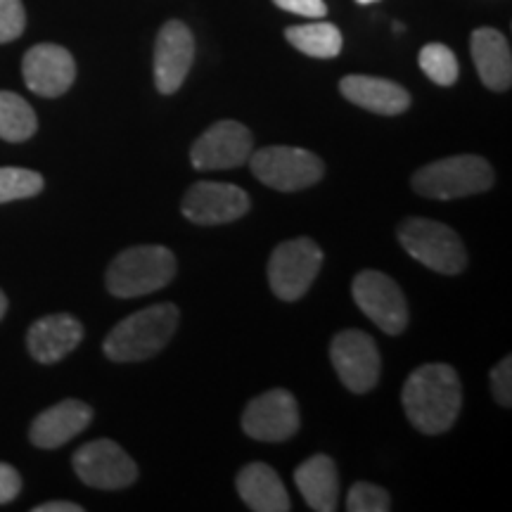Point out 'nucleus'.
I'll return each mask as SVG.
<instances>
[{
	"instance_id": "nucleus-1",
	"label": "nucleus",
	"mask_w": 512,
	"mask_h": 512,
	"mask_svg": "<svg viewBox=\"0 0 512 512\" xmlns=\"http://www.w3.org/2000/svg\"><path fill=\"white\" fill-rule=\"evenodd\" d=\"M403 411L422 434L448 432L463 406V384L446 363H427L403 384Z\"/></svg>"
},
{
	"instance_id": "nucleus-2",
	"label": "nucleus",
	"mask_w": 512,
	"mask_h": 512,
	"mask_svg": "<svg viewBox=\"0 0 512 512\" xmlns=\"http://www.w3.org/2000/svg\"><path fill=\"white\" fill-rule=\"evenodd\" d=\"M181 313L174 304H155L114 325L102 351L114 363H136L159 354L178 328Z\"/></svg>"
},
{
	"instance_id": "nucleus-3",
	"label": "nucleus",
	"mask_w": 512,
	"mask_h": 512,
	"mask_svg": "<svg viewBox=\"0 0 512 512\" xmlns=\"http://www.w3.org/2000/svg\"><path fill=\"white\" fill-rule=\"evenodd\" d=\"M176 256L162 245H140L121 252L107 268V290L119 299L143 297L174 280Z\"/></svg>"
},
{
	"instance_id": "nucleus-4",
	"label": "nucleus",
	"mask_w": 512,
	"mask_h": 512,
	"mask_svg": "<svg viewBox=\"0 0 512 512\" xmlns=\"http://www.w3.org/2000/svg\"><path fill=\"white\" fill-rule=\"evenodd\" d=\"M413 190L430 200H460L494 185V169L484 157L458 155L422 166L413 176Z\"/></svg>"
},
{
	"instance_id": "nucleus-5",
	"label": "nucleus",
	"mask_w": 512,
	"mask_h": 512,
	"mask_svg": "<svg viewBox=\"0 0 512 512\" xmlns=\"http://www.w3.org/2000/svg\"><path fill=\"white\" fill-rule=\"evenodd\" d=\"M399 242L408 256L441 275H458L467 266L463 240L439 221L406 219L399 226Z\"/></svg>"
},
{
	"instance_id": "nucleus-6",
	"label": "nucleus",
	"mask_w": 512,
	"mask_h": 512,
	"mask_svg": "<svg viewBox=\"0 0 512 512\" xmlns=\"http://www.w3.org/2000/svg\"><path fill=\"white\" fill-rule=\"evenodd\" d=\"M252 174L268 188L280 192H297L316 185L325 174V166L318 155L302 147L273 145L256 150L247 159Z\"/></svg>"
},
{
	"instance_id": "nucleus-7",
	"label": "nucleus",
	"mask_w": 512,
	"mask_h": 512,
	"mask_svg": "<svg viewBox=\"0 0 512 512\" xmlns=\"http://www.w3.org/2000/svg\"><path fill=\"white\" fill-rule=\"evenodd\" d=\"M323 266V249L311 238H294L273 249L268 261V283L283 302L302 299Z\"/></svg>"
},
{
	"instance_id": "nucleus-8",
	"label": "nucleus",
	"mask_w": 512,
	"mask_h": 512,
	"mask_svg": "<svg viewBox=\"0 0 512 512\" xmlns=\"http://www.w3.org/2000/svg\"><path fill=\"white\" fill-rule=\"evenodd\" d=\"M74 472L93 489L117 491L136 482L138 465L112 439H95L81 446L72 458Z\"/></svg>"
},
{
	"instance_id": "nucleus-9",
	"label": "nucleus",
	"mask_w": 512,
	"mask_h": 512,
	"mask_svg": "<svg viewBox=\"0 0 512 512\" xmlns=\"http://www.w3.org/2000/svg\"><path fill=\"white\" fill-rule=\"evenodd\" d=\"M330 361L339 380L354 394H366L380 380V351L375 339L361 330H342L330 344Z\"/></svg>"
},
{
	"instance_id": "nucleus-10",
	"label": "nucleus",
	"mask_w": 512,
	"mask_h": 512,
	"mask_svg": "<svg viewBox=\"0 0 512 512\" xmlns=\"http://www.w3.org/2000/svg\"><path fill=\"white\" fill-rule=\"evenodd\" d=\"M351 294L366 316L387 335H401L408 325V304L401 287L380 271H361L354 278Z\"/></svg>"
},
{
	"instance_id": "nucleus-11",
	"label": "nucleus",
	"mask_w": 512,
	"mask_h": 512,
	"mask_svg": "<svg viewBox=\"0 0 512 512\" xmlns=\"http://www.w3.org/2000/svg\"><path fill=\"white\" fill-rule=\"evenodd\" d=\"M254 152L252 131L238 121H216L192 143L190 162L197 171L235 169Z\"/></svg>"
},
{
	"instance_id": "nucleus-12",
	"label": "nucleus",
	"mask_w": 512,
	"mask_h": 512,
	"mask_svg": "<svg viewBox=\"0 0 512 512\" xmlns=\"http://www.w3.org/2000/svg\"><path fill=\"white\" fill-rule=\"evenodd\" d=\"M242 430L247 437L280 444L299 430L297 399L287 389H271L247 403L242 413Z\"/></svg>"
},
{
	"instance_id": "nucleus-13",
	"label": "nucleus",
	"mask_w": 512,
	"mask_h": 512,
	"mask_svg": "<svg viewBox=\"0 0 512 512\" xmlns=\"http://www.w3.org/2000/svg\"><path fill=\"white\" fill-rule=\"evenodd\" d=\"M185 219L200 226H221L242 219L249 211V195L230 183H197L181 204Z\"/></svg>"
},
{
	"instance_id": "nucleus-14",
	"label": "nucleus",
	"mask_w": 512,
	"mask_h": 512,
	"mask_svg": "<svg viewBox=\"0 0 512 512\" xmlns=\"http://www.w3.org/2000/svg\"><path fill=\"white\" fill-rule=\"evenodd\" d=\"M24 83L41 98H60L76 79V62L67 48L38 43L22 60Z\"/></svg>"
},
{
	"instance_id": "nucleus-15",
	"label": "nucleus",
	"mask_w": 512,
	"mask_h": 512,
	"mask_svg": "<svg viewBox=\"0 0 512 512\" xmlns=\"http://www.w3.org/2000/svg\"><path fill=\"white\" fill-rule=\"evenodd\" d=\"M195 60V36L178 19L166 22L159 29L155 46V83L164 95L176 93L188 76Z\"/></svg>"
},
{
	"instance_id": "nucleus-16",
	"label": "nucleus",
	"mask_w": 512,
	"mask_h": 512,
	"mask_svg": "<svg viewBox=\"0 0 512 512\" xmlns=\"http://www.w3.org/2000/svg\"><path fill=\"white\" fill-rule=\"evenodd\" d=\"M93 420L88 403L67 399L50 406L31 422L29 439L38 448H60L86 430Z\"/></svg>"
},
{
	"instance_id": "nucleus-17",
	"label": "nucleus",
	"mask_w": 512,
	"mask_h": 512,
	"mask_svg": "<svg viewBox=\"0 0 512 512\" xmlns=\"http://www.w3.org/2000/svg\"><path fill=\"white\" fill-rule=\"evenodd\" d=\"M83 339V325L69 313H53L36 320L27 332L29 354L38 363H57L72 354Z\"/></svg>"
},
{
	"instance_id": "nucleus-18",
	"label": "nucleus",
	"mask_w": 512,
	"mask_h": 512,
	"mask_svg": "<svg viewBox=\"0 0 512 512\" xmlns=\"http://www.w3.org/2000/svg\"><path fill=\"white\" fill-rule=\"evenodd\" d=\"M339 91L351 105L384 114V117H394V114L406 112L411 107V95L406 88L389 79H377V76H344L339 81Z\"/></svg>"
},
{
	"instance_id": "nucleus-19",
	"label": "nucleus",
	"mask_w": 512,
	"mask_h": 512,
	"mask_svg": "<svg viewBox=\"0 0 512 512\" xmlns=\"http://www.w3.org/2000/svg\"><path fill=\"white\" fill-rule=\"evenodd\" d=\"M470 50L484 86L498 93L508 91L512 83V55L508 38L496 29H477L470 38Z\"/></svg>"
},
{
	"instance_id": "nucleus-20",
	"label": "nucleus",
	"mask_w": 512,
	"mask_h": 512,
	"mask_svg": "<svg viewBox=\"0 0 512 512\" xmlns=\"http://www.w3.org/2000/svg\"><path fill=\"white\" fill-rule=\"evenodd\" d=\"M294 484L304 496L306 505L316 512H335L339 501V475L335 460L323 456H311L294 470Z\"/></svg>"
},
{
	"instance_id": "nucleus-21",
	"label": "nucleus",
	"mask_w": 512,
	"mask_h": 512,
	"mask_svg": "<svg viewBox=\"0 0 512 512\" xmlns=\"http://www.w3.org/2000/svg\"><path fill=\"white\" fill-rule=\"evenodd\" d=\"M238 494L249 510L287 512L292 508L285 484L271 465L252 463L238 475Z\"/></svg>"
},
{
	"instance_id": "nucleus-22",
	"label": "nucleus",
	"mask_w": 512,
	"mask_h": 512,
	"mask_svg": "<svg viewBox=\"0 0 512 512\" xmlns=\"http://www.w3.org/2000/svg\"><path fill=\"white\" fill-rule=\"evenodd\" d=\"M285 36L287 41L299 50V53L316 57V60H330V57H337L344 43L339 29L335 24H328V22L290 27L285 31Z\"/></svg>"
},
{
	"instance_id": "nucleus-23",
	"label": "nucleus",
	"mask_w": 512,
	"mask_h": 512,
	"mask_svg": "<svg viewBox=\"0 0 512 512\" xmlns=\"http://www.w3.org/2000/svg\"><path fill=\"white\" fill-rule=\"evenodd\" d=\"M36 112L17 93L0 91V138L8 143H24L36 133Z\"/></svg>"
},
{
	"instance_id": "nucleus-24",
	"label": "nucleus",
	"mask_w": 512,
	"mask_h": 512,
	"mask_svg": "<svg viewBox=\"0 0 512 512\" xmlns=\"http://www.w3.org/2000/svg\"><path fill=\"white\" fill-rule=\"evenodd\" d=\"M420 69L427 74V79L437 83V86H453L460 74L458 57L453 55V50L446 48L444 43H427V46L420 50Z\"/></svg>"
},
{
	"instance_id": "nucleus-25",
	"label": "nucleus",
	"mask_w": 512,
	"mask_h": 512,
	"mask_svg": "<svg viewBox=\"0 0 512 512\" xmlns=\"http://www.w3.org/2000/svg\"><path fill=\"white\" fill-rule=\"evenodd\" d=\"M41 174L31 169H17V166H0V204L29 200L43 190Z\"/></svg>"
},
{
	"instance_id": "nucleus-26",
	"label": "nucleus",
	"mask_w": 512,
	"mask_h": 512,
	"mask_svg": "<svg viewBox=\"0 0 512 512\" xmlns=\"http://www.w3.org/2000/svg\"><path fill=\"white\" fill-rule=\"evenodd\" d=\"M347 510L349 512H387L392 510V501H389L387 491L380 489L377 484L358 482L351 486L349 491Z\"/></svg>"
},
{
	"instance_id": "nucleus-27",
	"label": "nucleus",
	"mask_w": 512,
	"mask_h": 512,
	"mask_svg": "<svg viewBox=\"0 0 512 512\" xmlns=\"http://www.w3.org/2000/svg\"><path fill=\"white\" fill-rule=\"evenodd\" d=\"M27 27V12L22 0H0V46L15 41Z\"/></svg>"
},
{
	"instance_id": "nucleus-28",
	"label": "nucleus",
	"mask_w": 512,
	"mask_h": 512,
	"mask_svg": "<svg viewBox=\"0 0 512 512\" xmlns=\"http://www.w3.org/2000/svg\"><path fill=\"white\" fill-rule=\"evenodd\" d=\"M491 389L501 406L512 403V358L505 356L498 366L491 370Z\"/></svg>"
},
{
	"instance_id": "nucleus-29",
	"label": "nucleus",
	"mask_w": 512,
	"mask_h": 512,
	"mask_svg": "<svg viewBox=\"0 0 512 512\" xmlns=\"http://www.w3.org/2000/svg\"><path fill=\"white\" fill-rule=\"evenodd\" d=\"M280 10L294 12V15H302L309 19H320L328 15V5L323 0H273Z\"/></svg>"
},
{
	"instance_id": "nucleus-30",
	"label": "nucleus",
	"mask_w": 512,
	"mask_h": 512,
	"mask_svg": "<svg viewBox=\"0 0 512 512\" xmlns=\"http://www.w3.org/2000/svg\"><path fill=\"white\" fill-rule=\"evenodd\" d=\"M22 491V477L15 467L8 463H0V505L12 503Z\"/></svg>"
},
{
	"instance_id": "nucleus-31",
	"label": "nucleus",
	"mask_w": 512,
	"mask_h": 512,
	"mask_svg": "<svg viewBox=\"0 0 512 512\" xmlns=\"http://www.w3.org/2000/svg\"><path fill=\"white\" fill-rule=\"evenodd\" d=\"M34 512H83L79 503H69V501H50L43 505H36Z\"/></svg>"
},
{
	"instance_id": "nucleus-32",
	"label": "nucleus",
	"mask_w": 512,
	"mask_h": 512,
	"mask_svg": "<svg viewBox=\"0 0 512 512\" xmlns=\"http://www.w3.org/2000/svg\"><path fill=\"white\" fill-rule=\"evenodd\" d=\"M5 311H8V297H5L3 290H0V320H3Z\"/></svg>"
},
{
	"instance_id": "nucleus-33",
	"label": "nucleus",
	"mask_w": 512,
	"mask_h": 512,
	"mask_svg": "<svg viewBox=\"0 0 512 512\" xmlns=\"http://www.w3.org/2000/svg\"><path fill=\"white\" fill-rule=\"evenodd\" d=\"M358 5H370V3H377V0H356Z\"/></svg>"
}]
</instances>
